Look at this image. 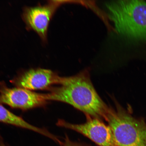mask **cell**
Instances as JSON below:
<instances>
[{
  "mask_svg": "<svg viewBox=\"0 0 146 146\" xmlns=\"http://www.w3.org/2000/svg\"><path fill=\"white\" fill-rule=\"evenodd\" d=\"M58 85L59 86L52 89L50 92L44 94L47 101L67 103L86 115L105 119L109 107L97 92L88 70L68 77L60 76Z\"/></svg>",
  "mask_w": 146,
  "mask_h": 146,
  "instance_id": "6da1fadb",
  "label": "cell"
},
{
  "mask_svg": "<svg viewBox=\"0 0 146 146\" xmlns=\"http://www.w3.org/2000/svg\"><path fill=\"white\" fill-rule=\"evenodd\" d=\"M108 17L116 31L127 37L146 39V3L119 1L106 3Z\"/></svg>",
  "mask_w": 146,
  "mask_h": 146,
  "instance_id": "7a4b0ae2",
  "label": "cell"
},
{
  "mask_svg": "<svg viewBox=\"0 0 146 146\" xmlns=\"http://www.w3.org/2000/svg\"><path fill=\"white\" fill-rule=\"evenodd\" d=\"M105 120L112 131L115 146H146V123L133 116L118 103L109 108Z\"/></svg>",
  "mask_w": 146,
  "mask_h": 146,
  "instance_id": "3957f363",
  "label": "cell"
},
{
  "mask_svg": "<svg viewBox=\"0 0 146 146\" xmlns=\"http://www.w3.org/2000/svg\"><path fill=\"white\" fill-rule=\"evenodd\" d=\"M84 123L72 124L60 120L59 126L72 129L86 136L99 146H115L112 131L108 125H106L100 119L86 115Z\"/></svg>",
  "mask_w": 146,
  "mask_h": 146,
  "instance_id": "277c9868",
  "label": "cell"
},
{
  "mask_svg": "<svg viewBox=\"0 0 146 146\" xmlns=\"http://www.w3.org/2000/svg\"><path fill=\"white\" fill-rule=\"evenodd\" d=\"M47 103L44 94H40L23 88H9L0 84V103L12 108L26 110L41 106Z\"/></svg>",
  "mask_w": 146,
  "mask_h": 146,
  "instance_id": "5b68a950",
  "label": "cell"
},
{
  "mask_svg": "<svg viewBox=\"0 0 146 146\" xmlns=\"http://www.w3.org/2000/svg\"><path fill=\"white\" fill-rule=\"evenodd\" d=\"M63 1H52L48 4L25 8L23 18L27 27L37 33L43 41L46 40L49 23L56 9Z\"/></svg>",
  "mask_w": 146,
  "mask_h": 146,
  "instance_id": "8992f818",
  "label": "cell"
},
{
  "mask_svg": "<svg viewBox=\"0 0 146 146\" xmlns=\"http://www.w3.org/2000/svg\"><path fill=\"white\" fill-rule=\"evenodd\" d=\"M60 77L49 69H32L16 78L15 83L17 87L29 90H43L52 85L58 84Z\"/></svg>",
  "mask_w": 146,
  "mask_h": 146,
  "instance_id": "52a82bcc",
  "label": "cell"
},
{
  "mask_svg": "<svg viewBox=\"0 0 146 146\" xmlns=\"http://www.w3.org/2000/svg\"><path fill=\"white\" fill-rule=\"evenodd\" d=\"M0 122L30 129L50 138L52 134L45 129L31 125L23 118L16 115L0 104Z\"/></svg>",
  "mask_w": 146,
  "mask_h": 146,
  "instance_id": "ba28073f",
  "label": "cell"
},
{
  "mask_svg": "<svg viewBox=\"0 0 146 146\" xmlns=\"http://www.w3.org/2000/svg\"><path fill=\"white\" fill-rule=\"evenodd\" d=\"M62 144V146H81L78 144L71 141L67 136L65 138L64 142Z\"/></svg>",
  "mask_w": 146,
  "mask_h": 146,
  "instance_id": "9c48e42d",
  "label": "cell"
},
{
  "mask_svg": "<svg viewBox=\"0 0 146 146\" xmlns=\"http://www.w3.org/2000/svg\"><path fill=\"white\" fill-rule=\"evenodd\" d=\"M0 146H6L3 141L0 140Z\"/></svg>",
  "mask_w": 146,
  "mask_h": 146,
  "instance_id": "30bf717a",
  "label": "cell"
}]
</instances>
